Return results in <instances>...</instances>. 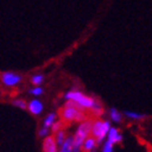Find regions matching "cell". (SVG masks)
Here are the masks:
<instances>
[{
  "mask_svg": "<svg viewBox=\"0 0 152 152\" xmlns=\"http://www.w3.org/2000/svg\"><path fill=\"white\" fill-rule=\"evenodd\" d=\"M61 118L64 121H84L86 120V114L84 110L75 104L74 102L66 100V104L63 108L61 109Z\"/></svg>",
  "mask_w": 152,
  "mask_h": 152,
  "instance_id": "1",
  "label": "cell"
},
{
  "mask_svg": "<svg viewBox=\"0 0 152 152\" xmlns=\"http://www.w3.org/2000/svg\"><path fill=\"white\" fill-rule=\"evenodd\" d=\"M64 99L74 102L83 110H92L93 105L96 102V99H94V98L88 96L84 93L79 92V90H74V89L68 90V92L64 94Z\"/></svg>",
  "mask_w": 152,
  "mask_h": 152,
  "instance_id": "2",
  "label": "cell"
},
{
  "mask_svg": "<svg viewBox=\"0 0 152 152\" xmlns=\"http://www.w3.org/2000/svg\"><path fill=\"white\" fill-rule=\"evenodd\" d=\"M92 126H93V123L90 120H84L79 124L77 131H75V135L73 136V151L72 152H80L83 142L92 134Z\"/></svg>",
  "mask_w": 152,
  "mask_h": 152,
  "instance_id": "3",
  "label": "cell"
},
{
  "mask_svg": "<svg viewBox=\"0 0 152 152\" xmlns=\"http://www.w3.org/2000/svg\"><path fill=\"white\" fill-rule=\"evenodd\" d=\"M111 127L110 125V121L108 120H96L93 123L92 126V135L93 137L96 140V143H102L105 139H106V135L109 132V129Z\"/></svg>",
  "mask_w": 152,
  "mask_h": 152,
  "instance_id": "4",
  "label": "cell"
},
{
  "mask_svg": "<svg viewBox=\"0 0 152 152\" xmlns=\"http://www.w3.org/2000/svg\"><path fill=\"white\" fill-rule=\"evenodd\" d=\"M0 80H1L3 86L7 87V88H11V87L19 86L22 80V77L15 72H4L1 74V77H0Z\"/></svg>",
  "mask_w": 152,
  "mask_h": 152,
  "instance_id": "5",
  "label": "cell"
},
{
  "mask_svg": "<svg viewBox=\"0 0 152 152\" xmlns=\"http://www.w3.org/2000/svg\"><path fill=\"white\" fill-rule=\"evenodd\" d=\"M43 152H58V146L53 136H46L42 142Z\"/></svg>",
  "mask_w": 152,
  "mask_h": 152,
  "instance_id": "6",
  "label": "cell"
},
{
  "mask_svg": "<svg viewBox=\"0 0 152 152\" xmlns=\"http://www.w3.org/2000/svg\"><path fill=\"white\" fill-rule=\"evenodd\" d=\"M27 109H28L30 113L32 114V115L39 116L40 114L43 111V104H42V102L39 100V99H32V100L28 102Z\"/></svg>",
  "mask_w": 152,
  "mask_h": 152,
  "instance_id": "7",
  "label": "cell"
},
{
  "mask_svg": "<svg viewBox=\"0 0 152 152\" xmlns=\"http://www.w3.org/2000/svg\"><path fill=\"white\" fill-rule=\"evenodd\" d=\"M123 141V135L119 134L118 129L116 127H110L109 129V132L106 135V142L111 143V145H115V143H119Z\"/></svg>",
  "mask_w": 152,
  "mask_h": 152,
  "instance_id": "8",
  "label": "cell"
},
{
  "mask_svg": "<svg viewBox=\"0 0 152 152\" xmlns=\"http://www.w3.org/2000/svg\"><path fill=\"white\" fill-rule=\"evenodd\" d=\"M72 151H73V136L69 135L67 136L63 143L59 146L58 152H72Z\"/></svg>",
  "mask_w": 152,
  "mask_h": 152,
  "instance_id": "9",
  "label": "cell"
},
{
  "mask_svg": "<svg viewBox=\"0 0 152 152\" xmlns=\"http://www.w3.org/2000/svg\"><path fill=\"white\" fill-rule=\"evenodd\" d=\"M95 146H96V140L93 137H90V136H88V137L84 140V142H83V150H84L86 152H94L95 151Z\"/></svg>",
  "mask_w": 152,
  "mask_h": 152,
  "instance_id": "10",
  "label": "cell"
},
{
  "mask_svg": "<svg viewBox=\"0 0 152 152\" xmlns=\"http://www.w3.org/2000/svg\"><path fill=\"white\" fill-rule=\"evenodd\" d=\"M56 119H57V115H56V113H50L48 115L43 119V124H42V126H45V127H47V129H51V126L55 124V121H56Z\"/></svg>",
  "mask_w": 152,
  "mask_h": 152,
  "instance_id": "11",
  "label": "cell"
},
{
  "mask_svg": "<svg viewBox=\"0 0 152 152\" xmlns=\"http://www.w3.org/2000/svg\"><path fill=\"white\" fill-rule=\"evenodd\" d=\"M109 116H110L111 121H114V123H116V124H119L121 121V118H123L121 116V113H119L118 109H115V108H111L109 110Z\"/></svg>",
  "mask_w": 152,
  "mask_h": 152,
  "instance_id": "12",
  "label": "cell"
},
{
  "mask_svg": "<svg viewBox=\"0 0 152 152\" xmlns=\"http://www.w3.org/2000/svg\"><path fill=\"white\" fill-rule=\"evenodd\" d=\"M124 115L129 119H131V120H142V119H145L146 115L145 114H140V113H134V111H124Z\"/></svg>",
  "mask_w": 152,
  "mask_h": 152,
  "instance_id": "13",
  "label": "cell"
},
{
  "mask_svg": "<svg viewBox=\"0 0 152 152\" xmlns=\"http://www.w3.org/2000/svg\"><path fill=\"white\" fill-rule=\"evenodd\" d=\"M31 83L35 86V87H40L42 83L45 82V75L43 74H41V73H37V74H34L32 77H31Z\"/></svg>",
  "mask_w": 152,
  "mask_h": 152,
  "instance_id": "14",
  "label": "cell"
},
{
  "mask_svg": "<svg viewBox=\"0 0 152 152\" xmlns=\"http://www.w3.org/2000/svg\"><path fill=\"white\" fill-rule=\"evenodd\" d=\"M66 131H63V130H59V131H57L56 132V137H55V140H56V143H57V146H61L63 143V141L66 140Z\"/></svg>",
  "mask_w": 152,
  "mask_h": 152,
  "instance_id": "15",
  "label": "cell"
},
{
  "mask_svg": "<svg viewBox=\"0 0 152 152\" xmlns=\"http://www.w3.org/2000/svg\"><path fill=\"white\" fill-rule=\"evenodd\" d=\"M43 92H45V90L41 87H35V88H31L28 90V93L31 95H34V96H40V95L43 94Z\"/></svg>",
  "mask_w": 152,
  "mask_h": 152,
  "instance_id": "16",
  "label": "cell"
},
{
  "mask_svg": "<svg viewBox=\"0 0 152 152\" xmlns=\"http://www.w3.org/2000/svg\"><path fill=\"white\" fill-rule=\"evenodd\" d=\"M92 111L95 114V115H102L103 114V106H102V104L99 103V102H95V104L93 105V108H92Z\"/></svg>",
  "mask_w": 152,
  "mask_h": 152,
  "instance_id": "17",
  "label": "cell"
},
{
  "mask_svg": "<svg viewBox=\"0 0 152 152\" xmlns=\"http://www.w3.org/2000/svg\"><path fill=\"white\" fill-rule=\"evenodd\" d=\"M12 105L16 106V108H19V109H27V104L22 99H15V100H12Z\"/></svg>",
  "mask_w": 152,
  "mask_h": 152,
  "instance_id": "18",
  "label": "cell"
},
{
  "mask_svg": "<svg viewBox=\"0 0 152 152\" xmlns=\"http://www.w3.org/2000/svg\"><path fill=\"white\" fill-rule=\"evenodd\" d=\"M102 152H114V145H111V143L109 142H104V146L102 148Z\"/></svg>",
  "mask_w": 152,
  "mask_h": 152,
  "instance_id": "19",
  "label": "cell"
},
{
  "mask_svg": "<svg viewBox=\"0 0 152 152\" xmlns=\"http://www.w3.org/2000/svg\"><path fill=\"white\" fill-rule=\"evenodd\" d=\"M62 126H63L62 121H55V124H53V125L51 126L52 132H57V131H59V130H61V127H62Z\"/></svg>",
  "mask_w": 152,
  "mask_h": 152,
  "instance_id": "20",
  "label": "cell"
},
{
  "mask_svg": "<svg viewBox=\"0 0 152 152\" xmlns=\"http://www.w3.org/2000/svg\"><path fill=\"white\" fill-rule=\"evenodd\" d=\"M48 134H50V129L45 127V126H42L39 130V136L40 137H46V136H48Z\"/></svg>",
  "mask_w": 152,
  "mask_h": 152,
  "instance_id": "21",
  "label": "cell"
}]
</instances>
